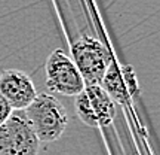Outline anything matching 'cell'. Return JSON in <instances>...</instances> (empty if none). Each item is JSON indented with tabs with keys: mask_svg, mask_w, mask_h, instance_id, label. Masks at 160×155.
<instances>
[{
	"mask_svg": "<svg viewBox=\"0 0 160 155\" xmlns=\"http://www.w3.org/2000/svg\"><path fill=\"white\" fill-rule=\"evenodd\" d=\"M24 113L40 143L58 140L68 125V113L64 104L48 92L36 94L33 102L24 109Z\"/></svg>",
	"mask_w": 160,
	"mask_h": 155,
	"instance_id": "1",
	"label": "cell"
},
{
	"mask_svg": "<svg viewBox=\"0 0 160 155\" xmlns=\"http://www.w3.org/2000/svg\"><path fill=\"white\" fill-rule=\"evenodd\" d=\"M71 58L83 78L85 85L101 84L105 70L113 61L108 48L92 36H82L71 45Z\"/></svg>",
	"mask_w": 160,
	"mask_h": 155,
	"instance_id": "2",
	"label": "cell"
},
{
	"mask_svg": "<svg viewBox=\"0 0 160 155\" xmlns=\"http://www.w3.org/2000/svg\"><path fill=\"white\" fill-rule=\"evenodd\" d=\"M40 140L24 109H13L0 125V155H37Z\"/></svg>",
	"mask_w": 160,
	"mask_h": 155,
	"instance_id": "3",
	"label": "cell"
},
{
	"mask_svg": "<svg viewBox=\"0 0 160 155\" xmlns=\"http://www.w3.org/2000/svg\"><path fill=\"white\" fill-rule=\"evenodd\" d=\"M76 112L80 121L89 127H107L116 116L113 98L99 84L85 85L76 96Z\"/></svg>",
	"mask_w": 160,
	"mask_h": 155,
	"instance_id": "4",
	"label": "cell"
},
{
	"mask_svg": "<svg viewBox=\"0 0 160 155\" xmlns=\"http://www.w3.org/2000/svg\"><path fill=\"white\" fill-rule=\"evenodd\" d=\"M46 86L55 94L73 97L83 88L85 82L73 58L62 49H55L46 60Z\"/></svg>",
	"mask_w": 160,
	"mask_h": 155,
	"instance_id": "5",
	"label": "cell"
},
{
	"mask_svg": "<svg viewBox=\"0 0 160 155\" xmlns=\"http://www.w3.org/2000/svg\"><path fill=\"white\" fill-rule=\"evenodd\" d=\"M0 94L12 109H25L36 97V86L25 72L8 69L0 73Z\"/></svg>",
	"mask_w": 160,
	"mask_h": 155,
	"instance_id": "6",
	"label": "cell"
},
{
	"mask_svg": "<svg viewBox=\"0 0 160 155\" xmlns=\"http://www.w3.org/2000/svg\"><path fill=\"white\" fill-rule=\"evenodd\" d=\"M99 85L107 91L113 102H117L120 104L128 103L138 92V82L133 69L131 66L122 67L114 61L110 63Z\"/></svg>",
	"mask_w": 160,
	"mask_h": 155,
	"instance_id": "7",
	"label": "cell"
},
{
	"mask_svg": "<svg viewBox=\"0 0 160 155\" xmlns=\"http://www.w3.org/2000/svg\"><path fill=\"white\" fill-rule=\"evenodd\" d=\"M12 110L13 109H12V106L9 104V102L0 94V125L9 118V115L12 113Z\"/></svg>",
	"mask_w": 160,
	"mask_h": 155,
	"instance_id": "8",
	"label": "cell"
}]
</instances>
